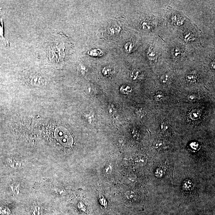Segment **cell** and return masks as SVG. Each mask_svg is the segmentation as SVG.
Instances as JSON below:
<instances>
[{"instance_id": "obj_1", "label": "cell", "mask_w": 215, "mask_h": 215, "mask_svg": "<svg viewBox=\"0 0 215 215\" xmlns=\"http://www.w3.org/2000/svg\"><path fill=\"white\" fill-rule=\"evenodd\" d=\"M54 134L57 140L64 146L69 147L73 144V140L71 135L64 127H57L55 130Z\"/></svg>"}, {"instance_id": "obj_2", "label": "cell", "mask_w": 215, "mask_h": 215, "mask_svg": "<svg viewBox=\"0 0 215 215\" xmlns=\"http://www.w3.org/2000/svg\"><path fill=\"white\" fill-rule=\"evenodd\" d=\"M120 31V27L117 25H110L108 28V33L110 35L118 34Z\"/></svg>"}, {"instance_id": "obj_3", "label": "cell", "mask_w": 215, "mask_h": 215, "mask_svg": "<svg viewBox=\"0 0 215 215\" xmlns=\"http://www.w3.org/2000/svg\"><path fill=\"white\" fill-rule=\"evenodd\" d=\"M201 116V113L198 109H194L191 111L189 114V116L191 119L196 120L199 119Z\"/></svg>"}, {"instance_id": "obj_4", "label": "cell", "mask_w": 215, "mask_h": 215, "mask_svg": "<svg viewBox=\"0 0 215 215\" xmlns=\"http://www.w3.org/2000/svg\"><path fill=\"white\" fill-rule=\"evenodd\" d=\"M43 80L41 76L36 75L32 77L31 79V83L35 85H40L41 84L43 83Z\"/></svg>"}, {"instance_id": "obj_5", "label": "cell", "mask_w": 215, "mask_h": 215, "mask_svg": "<svg viewBox=\"0 0 215 215\" xmlns=\"http://www.w3.org/2000/svg\"><path fill=\"white\" fill-rule=\"evenodd\" d=\"M134 47V44L133 42H129L125 45L124 48L126 52L130 53L133 51Z\"/></svg>"}, {"instance_id": "obj_6", "label": "cell", "mask_w": 215, "mask_h": 215, "mask_svg": "<svg viewBox=\"0 0 215 215\" xmlns=\"http://www.w3.org/2000/svg\"><path fill=\"white\" fill-rule=\"evenodd\" d=\"M147 54L149 59L151 60H155L156 58V54L154 51V47L152 46L149 47L147 51Z\"/></svg>"}, {"instance_id": "obj_7", "label": "cell", "mask_w": 215, "mask_h": 215, "mask_svg": "<svg viewBox=\"0 0 215 215\" xmlns=\"http://www.w3.org/2000/svg\"><path fill=\"white\" fill-rule=\"evenodd\" d=\"M197 76L194 73H190L186 76V81L188 83H194L196 81Z\"/></svg>"}, {"instance_id": "obj_8", "label": "cell", "mask_w": 215, "mask_h": 215, "mask_svg": "<svg viewBox=\"0 0 215 215\" xmlns=\"http://www.w3.org/2000/svg\"><path fill=\"white\" fill-rule=\"evenodd\" d=\"M161 129L162 132L167 135L169 133L170 127L166 123H163L161 125Z\"/></svg>"}, {"instance_id": "obj_9", "label": "cell", "mask_w": 215, "mask_h": 215, "mask_svg": "<svg viewBox=\"0 0 215 215\" xmlns=\"http://www.w3.org/2000/svg\"><path fill=\"white\" fill-rule=\"evenodd\" d=\"M170 78L169 76L167 75H163L160 78V81L163 84H167L169 83L170 81Z\"/></svg>"}, {"instance_id": "obj_10", "label": "cell", "mask_w": 215, "mask_h": 215, "mask_svg": "<svg viewBox=\"0 0 215 215\" xmlns=\"http://www.w3.org/2000/svg\"><path fill=\"white\" fill-rule=\"evenodd\" d=\"M103 74L105 76H110L111 75H112V73H113V71L111 68L109 67H105L104 68L102 71Z\"/></svg>"}, {"instance_id": "obj_11", "label": "cell", "mask_w": 215, "mask_h": 215, "mask_svg": "<svg viewBox=\"0 0 215 215\" xmlns=\"http://www.w3.org/2000/svg\"><path fill=\"white\" fill-rule=\"evenodd\" d=\"M89 55L92 56H100L102 55V52L99 49H94L90 51Z\"/></svg>"}, {"instance_id": "obj_12", "label": "cell", "mask_w": 215, "mask_h": 215, "mask_svg": "<svg viewBox=\"0 0 215 215\" xmlns=\"http://www.w3.org/2000/svg\"><path fill=\"white\" fill-rule=\"evenodd\" d=\"M172 55L175 57H177L179 56L181 54V50L177 48V47L174 48L172 50Z\"/></svg>"}, {"instance_id": "obj_13", "label": "cell", "mask_w": 215, "mask_h": 215, "mask_svg": "<svg viewBox=\"0 0 215 215\" xmlns=\"http://www.w3.org/2000/svg\"><path fill=\"white\" fill-rule=\"evenodd\" d=\"M121 91L123 93L127 94L129 93L132 91V88L128 86H123L120 89Z\"/></svg>"}, {"instance_id": "obj_14", "label": "cell", "mask_w": 215, "mask_h": 215, "mask_svg": "<svg viewBox=\"0 0 215 215\" xmlns=\"http://www.w3.org/2000/svg\"><path fill=\"white\" fill-rule=\"evenodd\" d=\"M154 146L157 149H160L163 147V143L160 140H159L156 142Z\"/></svg>"}, {"instance_id": "obj_15", "label": "cell", "mask_w": 215, "mask_h": 215, "mask_svg": "<svg viewBox=\"0 0 215 215\" xmlns=\"http://www.w3.org/2000/svg\"><path fill=\"white\" fill-rule=\"evenodd\" d=\"M141 26H142V27L144 29H147V30L150 29L151 28V27L150 24L149 23L146 22H144L142 24H141Z\"/></svg>"}, {"instance_id": "obj_16", "label": "cell", "mask_w": 215, "mask_h": 215, "mask_svg": "<svg viewBox=\"0 0 215 215\" xmlns=\"http://www.w3.org/2000/svg\"><path fill=\"white\" fill-rule=\"evenodd\" d=\"M163 95L162 94L158 93L157 94L154 96V99L157 101H161V100L163 99Z\"/></svg>"}, {"instance_id": "obj_17", "label": "cell", "mask_w": 215, "mask_h": 215, "mask_svg": "<svg viewBox=\"0 0 215 215\" xmlns=\"http://www.w3.org/2000/svg\"><path fill=\"white\" fill-rule=\"evenodd\" d=\"M196 98V97L194 95H190L188 96V99L190 101H193Z\"/></svg>"}, {"instance_id": "obj_18", "label": "cell", "mask_w": 215, "mask_h": 215, "mask_svg": "<svg viewBox=\"0 0 215 215\" xmlns=\"http://www.w3.org/2000/svg\"><path fill=\"white\" fill-rule=\"evenodd\" d=\"M211 66L212 67V69H215V60H213V61H212V62H211Z\"/></svg>"}]
</instances>
